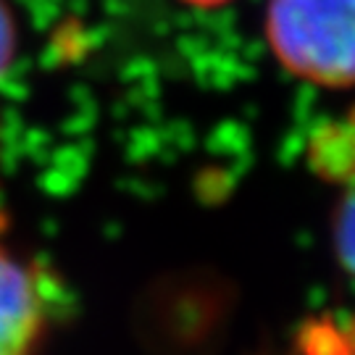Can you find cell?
Listing matches in <instances>:
<instances>
[{
	"label": "cell",
	"mask_w": 355,
	"mask_h": 355,
	"mask_svg": "<svg viewBox=\"0 0 355 355\" xmlns=\"http://www.w3.org/2000/svg\"><path fill=\"white\" fill-rule=\"evenodd\" d=\"M263 29L290 74L318 87L355 85V0H268Z\"/></svg>",
	"instance_id": "obj_1"
},
{
	"label": "cell",
	"mask_w": 355,
	"mask_h": 355,
	"mask_svg": "<svg viewBox=\"0 0 355 355\" xmlns=\"http://www.w3.org/2000/svg\"><path fill=\"white\" fill-rule=\"evenodd\" d=\"M48 318L40 274L0 242V355H40Z\"/></svg>",
	"instance_id": "obj_2"
},
{
	"label": "cell",
	"mask_w": 355,
	"mask_h": 355,
	"mask_svg": "<svg viewBox=\"0 0 355 355\" xmlns=\"http://www.w3.org/2000/svg\"><path fill=\"white\" fill-rule=\"evenodd\" d=\"M331 242L337 261L355 277V184L343 195L331 216Z\"/></svg>",
	"instance_id": "obj_3"
},
{
	"label": "cell",
	"mask_w": 355,
	"mask_h": 355,
	"mask_svg": "<svg viewBox=\"0 0 355 355\" xmlns=\"http://www.w3.org/2000/svg\"><path fill=\"white\" fill-rule=\"evenodd\" d=\"M16 19L8 6V0H0V76L8 71V66L13 64L16 55Z\"/></svg>",
	"instance_id": "obj_4"
},
{
	"label": "cell",
	"mask_w": 355,
	"mask_h": 355,
	"mask_svg": "<svg viewBox=\"0 0 355 355\" xmlns=\"http://www.w3.org/2000/svg\"><path fill=\"white\" fill-rule=\"evenodd\" d=\"M182 3H187L192 8H221V6H227L232 0H182Z\"/></svg>",
	"instance_id": "obj_5"
}]
</instances>
